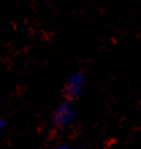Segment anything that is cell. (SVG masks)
Wrapping results in <instances>:
<instances>
[{"instance_id":"1","label":"cell","mask_w":141,"mask_h":149,"mask_svg":"<svg viewBox=\"0 0 141 149\" xmlns=\"http://www.w3.org/2000/svg\"><path fill=\"white\" fill-rule=\"evenodd\" d=\"M77 119V110L72 100L64 99L59 103L50 115V123L53 127L59 130H67L73 125Z\"/></svg>"},{"instance_id":"2","label":"cell","mask_w":141,"mask_h":149,"mask_svg":"<svg viewBox=\"0 0 141 149\" xmlns=\"http://www.w3.org/2000/svg\"><path fill=\"white\" fill-rule=\"evenodd\" d=\"M86 84H87V79L83 72L77 71L70 73L67 77V80H65V84H64L65 99L73 102L75 99L80 98L83 92H84V90H86Z\"/></svg>"},{"instance_id":"3","label":"cell","mask_w":141,"mask_h":149,"mask_svg":"<svg viewBox=\"0 0 141 149\" xmlns=\"http://www.w3.org/2000/svg\"><path fill=\"white\" fill-rule=\"evenodd\" d=\"M6 127H7V122L4 121L3 118H0V141H1V137H3V133H4V130H6Z\"/></svg>"},{"instance_id":"4","label":"cell","mask_w":141,"mask_h":149,"mask_svg":"<svg viewBox=\"0 0 141 149\" xmlns=\"http://www.w3.org/2000/svg\"><path fill=\"white\" fill-rule=\"evenodd\" d=\"M53 149H70V148L68 145H64V144H63V145H57L56 148H53Z\"/></svg>"},{"instance_id":"5","label":"cell","mask_w":141,"mask_h":149,"mask_svg":"<svg viewBox=\"0 0 141 149\" xmlns=\"http://www.w3.org/2000/svg\"><path fill=\"white\" fill-rule=\"evenodd\" d=\"M0 104H1V96H0Z\"/></svg>"},{"instance_id":"6","label":"cell","mask_w":141,"mask_h":149,"mask_svg":"<svg viewBox=\"0 0 141 149\" xmlns=\"http://www.w3.org/2000/svg\"><path fill=\"white\" fill-rule=\"evenodd\" d=\"M29 149H34V148H29Z\"/></svg>"}]
</instances>
